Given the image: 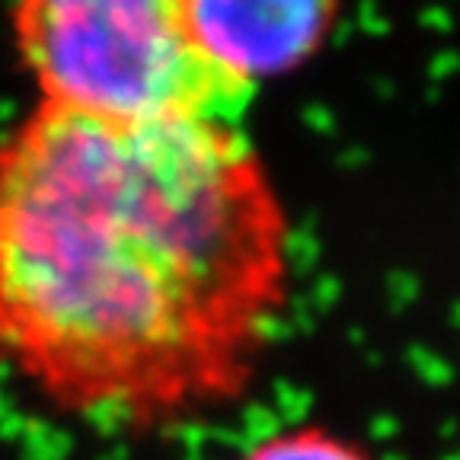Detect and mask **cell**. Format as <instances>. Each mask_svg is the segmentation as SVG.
<instances>
[{
    "instance_id": "obj_1",
    "label": "cell",
    "mask_w": 460,
    "mask_h": 460,
    "mask_svg": "<svg viewBox=\"0 0 460 460\" xmlns=\"http://www.w3.org/2000/svg\"><path fill=\"white\" fill-rule=\"evenodd\" d=\"M295 224L237 119L36 106L0 137V367L55 416L160 435L252 387Z\"/></svg>"
},
{
    "instance_id": "obj_4",
    "label": "cell",
    "mask_w": 460,
    "mask_h": 460,
    "mask_svg": "<svg viewBox=\"0 0 460 460\" xmlns=\"http://www.w3.org/2000/svg\"><path fill=\"white\" fill-rule=\"evenodd\" d=\"M230 460H381L367 441L320 419H297L259 431Z\"/></svg>"
},
{
    "instance_id": "obj_2",
    "label": "cell",
    "mask_w": 460,
    "mask_h": 460,
    "mask_svg": "<svg viewBox=\"0 0 460 460\" xmlns=\"http://www.w3.org/2000/svg\"><path fill=\"white\" fill-rule=\"evenodd\" d=\"M10 36L42 106L166 122L250 102L201 51L189 0H10Z\"/></svg>"
},
{
    "instance_id": "obj_3",
    "label": "cell",
    "mask_w": 460,
    "mask_h": 460,
    "mask_svg": "<svg viewBox=\"0 0 460 460\" xmlns=\"http://www.w3.org/2000/svg\"><path fill=\"white\" fill-rule=\"evenodd\" d=\"M201 51L243 100L307 67L336 32L342 0H189Z\"/></svg>"
}]
</instances>
